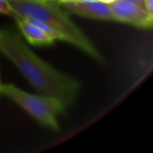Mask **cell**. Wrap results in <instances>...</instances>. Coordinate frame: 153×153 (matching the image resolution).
<instances>
[{
    "mask_svg": "<svg viewBox=\"0 0 153 153\" xmlns=\"http://www.w3.org/2000/svg\"><path fill=\"white\" fill-rule=\"evenodd\" d=\"M0 51L37 91L57 99L66 108L75 101L80 82L41 60L15 32L0 30Z\"/></svg>",
    "mask_w": 153,
    "mask_h": 153,
    "instance_id": "obj_1",
    "label": "cell"
},
{
    "mask_svg": "<svg viewBox=\"0 0 153 153\" xmlns=\"http://www.w3.org/2000/svg\"><path fill=\"white\" fill-rule=\"evenodd\" d=\"M12 8L21 17H30L49 24L62 32L67 42L80 48L99 63H104V57L84 34V32L62 11L56 1L52 0H8Z\"/></svg>",
    "mask_w": 153,
    "mask_h": 153,
    "instance_id": "obj_2",
    "label": "cell"
},
{
    "mask_svg": "<svg viewBox=\"0 0 153 153\" xmlns=\"http://www.w3.org/2000/svg\"><path fill=\"white\" fill-rule=\"evenodd\" d=\"M0 91L22 107L42 126L55 131L60 129L57 117L65 114L66 107L50 96H36L22 91L13 84H1Z\"/></svg>",
    "mask_w": 153,
    "mask_h": 153,
    "instance_id": "obj_3",
    "label": "cell"
},
{
    "mask_svg": "<svg viewBox=\"0 0 153 153\" xmlns=\"http://www.w3.org/2000/svg\"><path fill=\"white\" fill-rule=\"evenodd\" d=\"M116 21L129 23L138 28L151 29L152 27L153 16L151 15L145 8L125 1L116 0L109 4Z\"/></svg>",
    "mask_w": 153,
    "mask_h": 153,
    "instance_id": "obj_4",
    "label": "cell"
},
{
    "mask_svg": "<svg viewBox=\"0 0 153 153\" xmlns=\"http://www.w3.org/2000/svg\"><path fill=\"white\" fill-rule=\"evenodd\" d=\"M66 9L82 17L105 20V21H116L113 13L110 9L109 4H105L100 1L84 2V3H61Z\"/></svg>",
    "mask_w": 153,
    "mask_h": 153,
    "instance_id": "obj_5",
    "label": "cell"
},
{
    "mask_svg": "<svg viewBox=\"0 0 153 153\" xmlns=\"http://www.w3.org/2000/svg\"><path fill=\"white\" fill-rule=\"evenodd\" d=\"M18 27L29 43L34 46H42V45H51L54 42L48 34H46L41 29L36 25L27 22L26 20L19 17L16 20Z\"/></svg>",
    "mask_w": 153,
    "mask_h": 153,
    "instance_id": "obj_6",
    "label": "cell"
},
{
    "mask_svg": "<svg viewBox=\"0 0 153 153\" xmlns=\"http://www.w3.org/2000/svg\"><path fill=\"white\" fill-rule=\"evenodd\" d=\"M24 20H26L27 22L36 25L37 27H39V29H41L46 34H48L52 39H58V40H63L67 42V39L66 37L60 31H58L57 30H56L55 28H53L52 26H50L49 24H47L45 22H42L40 21H38L36 19L30 18V17H21Z\"/></svg>",
    "mask_w": 153,
    "mask_h": 153,
    "instance_id": "obj_7",
    "label": "cell"
},
{
    "mask_svg": "<svg viewBox=\"0 0 153 153\" xmlns=\"http://www.w3.org/2000/svg\"><path fill=\"white\" fill-rule=\"evenodd\" d=\"M0 13L8 15L13 19H17L19 17H21L10 5L8 0H0Z\"/></svg>",
    "mask_w": 153,
    "mask_h": 153,
    "instance_id": "obj_8",
    "label": "cell"
},
{
    "mask_svg": "<svg viewBox=\"0 0 153 153\" xmlns=\"http://www.w3.org/2000/svg\"><path fill=\"white\" fill-rule=\"evenodd\" d=\"M144 5L146 11L153 16V0H144Z\"/></svg>",
    "mask_w": 153,
    "mask_h": 153,
    "instance_id": "obj_9",
    "label": "cell"
},
{
    "mask_svg": "<svg viewBox=\"0 0 153 153\" xmlns=\"http://www.w3.org/2000/svg\"><path fill=\"white\" fill-rule=\"evenodd\" d=\"M94 1H99V0H58L57 3L58 4L67 3V2H71V3H84V2H94Z\"/></svg>",
    "mask_w": 153,
    "mask_h": 153,
    "instance_id": "obj_10",
    "label": "cell"
},
{
    "mask_svg": "<svg viewBox=\"0 0 153 153\" xmlns=\"http://www.w3.org/2000/svg\"><path fill=\"white\" fill-rule=\"evenodd\" d=\"M125 1H127V2H130V3H133V4H138L143 8H145V5H144V0H125Z\"/></svg>",
    "mask_w": 153,
    "mask_h": 153,
    "instance_id": "obj_11",
    "label": "cell"
},
{
    "mask_svg": "<svg viewBox=\"0 0 153 153\" xmlns=\"http://www.w3.org/2000/svg\"><path fill=\"white\" fill-rule=\"evenodd\" d=\"M99 1L103 2V3H105V4H111V3L115 2L116 0H99Z\"/></svg>",
    "mask_w": 153,
    "mask_h": 153,
    "instance_id": "obj_12",
    "label": "cell"
},
{
    "mask_svg": "<svg viewBox=\"0 0 153 153\" xmlns=\"http://www.w3.org/2000/svg\"><path fill=\"white\" fill-rule=\"evenodd\" d=\"M52 1H56V2H57V1H58V0H52Z\"/></svg>",
    "mask_w": 153,
    "mask_h": 153,
    "instance_id": "obj_13",
    "label": "cell"
},
{
    "mask_svg": "<svg viewBox=\"0 0 153 153\" xmlns=\"http://www.w3.org/2000/svg\"><path fill=\"white\" fill-rule=\"evenodd\" d=\"M0 93H1V91H0Z\"/></svg>",
    "mask_w": 153,
    "mask_h": 153,
    "instance_id": "obj_14",
    "label": "cell"
}]
</instances>
